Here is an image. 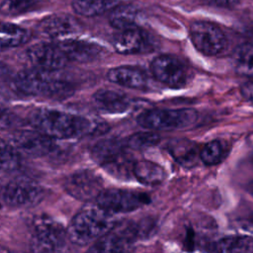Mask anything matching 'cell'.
<instances>
[{
	"label": "cell",
	"instance_id": "17",
	"mask_svg": "<svg viewBox=\"0 0 253 253\" xmlns=\"http://www.w3.org/2000/svg\"><path fill=\"white\" fill-rule=\"evenodd\" d=\"M125 147L126 144L117 139H105L94 145L91 154L93 159L106 169L126 154Z\"/></svg>",
	"mask_w": 253,
	"mask_h": 253
},
{
	"label": "cell",
	"instance_id": "33",
	"mask_svg": "<svg viewBox=\"0 0 253 253\" xmlns=\"http://www.w3.org/2000/svg\"><path fill=\"white\" fill-rule=\"evenodd\" d=\"M10 123H11L10 115L4 108H2L0 106V127L4 128V127L9 126Z\"/></svg>",
	"mask_w": 253,
	"mask_h": 253
},
{
	"label": "cell",
	"instance_id": "35",
	"mask_svg": "<svg viewBox=\"0 0 253 253\" xmlns=\"http://www.w3.org/2000/svg\"><path fill=\"white\" fill-rule=\"evenodd\" d=\"M0 253H11L9 250L3 248V247H0Z\"/></svg>",
	"mask_w": 253,
	"mask_h": 253
},
{
	"label": "cell",
	"instance_id": "32",
	"mask_svg": "<svg viewBox=\"0 0 253 253\" xmlns=\"http://www.w3.org/2000/svg\"><path fill=\"white\" fill-rule=\"evenodd\" d=\"M207 4L214 5L218 7H233L235 6L239 0H201Z\"/></svg>",
	"mask_w": 253,
	"mask_h": 253
},
{
	"label": "cell",
	"instance_id": "28",
	"mask_svg": "<svg viewBox=\"0 0 253 253\" xmlns=\"http://www.w3.org/2000/svg\"><path fill=\"white\" fill-rule=\"evenodd\" d=\"M224 155V146L220 140H211L206 143L201 151L200 158L206 165L218 163Z\"/></svg>",
	"mask_w": 253,
	"mask_h": 253
},
{
	"label": "cell",
	"instance_id": "36",
	"mask_svg": "<svg viewBox=\"0 0 253 253\" xmlns=\"http://www.w3.org/2000/svg\"><path fill=\"white\" fill-rule=\"evenodd\" d=\"M61 253H66V251H63V252H61Z\"/></svg>",
	"mask_w": 253,
	"mask_h": 253
},
{
	"label": "cell",
	"instance_id": "5",
	"mask_svg": "<svg viewBox=\"0 0 253 253\" xmlns=\"http://www.w3.org/2000/svg\"><path fill=\"white\" fill-rule=\"evenodd\" d=\"M198 119V114L193 109L178 110H149L139 115L138 124L152 130H173L186 128L193 126Z\"/></svg>",
	"mask_w": 253,
	"mask_h": 253
},
{
	"label": "cell",
	"instance_id": "27",
	"mask_svg": "<svg viewBox=\"0 0 253 253\" xmlns=\"http://www.w3.org/2000/svg\"><path fill=\"white\" fill-rule=\"evenodd\" d=\"M21 157L19 151L12 145L0 138V171L11 172L19 168Z\"/></svg>",
	"mask_w": 253,
	"mask_h": 253
},
{
	"label": "cell",
	"instance_id": "14",
	"mask_svg": "<svg viewBox=\"0 0 253 253\" xmlns=\"http://www.w3.org/2000/svg\"><path fill=\"white\" fill-rule=\"evenodd\" d=\"M151 46L147 34L137 28H129L120 31L114 38V47L117 52L133 54L144 52Z\"/></svg>",
	"mask_w": 253,
	"mask_h": 253
},
{
	"label": "cell",
	"instance_id": "24",
	"mask_svg": "<svg viewBox=\"0 0 253 253\" xmlns=\"http://www.w3.org/2000/svg\"><path fill=\"white\" fill-rule=\"evenodd\" d=\"M117 2L118 0H73L72 8L81 16L92 17L113 9Z\"/></svg>",
	"mask_w": 253,
	"mask_h": 253
},
{
	"label": "cell",
	"instance_id": "16",
	"mask_svg": "<svg viewBox=\"0 0 253 253\" xmlns=\"http://www.w3.org/2000/svg\"><path fill=\"white\" fill-rule=\"evenodd\" d=\"M108 79L126 88L143 89L147 85L146 74L139 68L132 66H119L112 68L107 73Z\"/></svg>",
	"mask_w": 253,
	"mask_h": 253
},
{
	"label": "cell",
	"instance_id": "11",
	"mask_svg": "<svg viewBox=\"0 0 253 253\" xmlns=\"http://www.w3.org/2000/svg\"><path fill=\"white\" fill-rule=\"evenodd\" d=\"M28 60L36 69L53 72L62 68L67 63V58L57 44L46 42L36 43L26 50Z\"/></svg>",
	"mask_w": 253,
	"mask_h": 253
},
{
	"label": "cell",
	"instance_id": "31",
	"mask_svg": "<svg viewBox=\"0 0 253 253\" xmlns=\"http://www.w3.org/2000/svg\"><path fill=\"white\" fill-rule=\"evenodd\" d=\"M241 94L245 100L253 104V81L247 82L241 87Z\"/></svg>",
	"mask_w": 253,
	"mask_h": 253
},
{
	"label": "cell",
	"instance_id": "9",
	"mask_svg": "<svg viewBox=\"0 0 253 253\" xmlns=\"http://www.w3.org/2000/svg\"><path fill=\"white\" fill-rule=\"evenodd\" d=\"M63 187L73 198L92 202L103 191V180L91 170H81L69 175L65 179Z\"/></svg>",
	"mask_w": 253,
	"mask_h": 253
},
{
	"label": "cell",
	"instance_id": "34",
	"mask_svg": "<svg viewBox=\"0 0 253 253\" xmlns=\"http://www.w3.org/2000/svg\"><path fill=\"white\" fill-rule=\"evenodd\" d=\"M248 192L253 197V181L250 182V184L248 185Z\"/></svg>",
	"mask_w": 253,
	"mask_h": 253
},
{
	"label": "cell",
	"instance_id": "7",
	"mask_svg": "<svg viewBox=\"0 0 253 253\" xmlns=\"http://www.w3.org/2000/svg\"><path fill=\"white\" fill-rule=\"evenodd\" d=\"M94 201L111 213L117 214L137 210L146 205L149 202V198L146 194L138 192L108 189L103 190Z\"/></svg>",
	"mask_w": 253,
	"mask_h": 253
},
{
	"label": "cell",
	"instance_id": "23",
	"mask_svg": "<svg viewBox=\"0 0 253 253\" xmlns=\"http://www.w3.org/2000/svg\"><path fill=\"white\" fill-rule=\"evenodd\" d=\"M214 253H253V238L228 236L214 244Z\"/></svg>",
	"mask_w": 253,
	"mask_h": 253
},
{
	"label": "cell",
	"instance_id": "25",
	"mask_svg": "<svg viewBox=\"0 0 253 253\" xmlns=\"http://www.w3.org/2000/svg\"><path fill=\"white\" fill-rule=\"evenodd\" d=\"M126 242L117 232H109L97 239L86 253H124Z\"/></svg>",
	"mask_w": 253,
	"mask_h": 253
},
{
	"label": "cell",
	"instance_id": "4",
	"mask_svg": "<svg viewBox=\"0 0 253 253\" xmlns=\"http://www.w3.org/2000/svg\"><path fill=\"white\" fill-rule=\"evenodd\" d=\"M32 253H61L65 251L67 230L48 215H38L32 221Z\"/></svg>",
	"mask_w": 253,
	"mask_h": 253
},
{
	"label": "cell",
	"instance_id": "19",
	"mask_svg": "<svg viewBox=\"0 0 253 253\" xmlns=\"http://www.w3.org/2000/svg\"><path fill=\"white\" fill-rule=\"evenodd\" d=\"M132 175L141 184L154 186L164 181L166 172L157 163L149 160H139L133 163Z\"/></svg>",
	"mask_w": 253,
	"mask_h": 253
},
{
	"label": "cell",
	"instance_id": "21",
	"mask_svg": "<svg viewBox=\"0 0 253 253\" xmlns=\"http://www.w3.org/2000/svg\"><path fill=\"white\" fill-rule=\"evenodd\" d=\"M137 19L138 10L129 4L114 7L109 16L110 24L120 31L136 27Z\"/></svg>",
	"mask_w": 253,
	"mask_h": 253
},
{
	"label": "cell",
	"instance_id": "22",
	"mask_svg": "<svg viewBox=\"0 0 253 253\" xmlns=\"http://www.w3.org/2000/svg\"><path fill=\"white\" fill-rule=\"evenodd\" d=\"M232 64L239 75L253 78V43L237 46L232 54Z\"/></svg>",
	"mask_w": 253,
	"mask_h": 253
},
{
	"label": "cell",
	"instance_id": "20",
	"mask_svg": "<svg viewBox=\"0 0 253 253\" xmlns=\"http://www.w3.org/2000/svg\"><path fill=\"white\" fill-rule=\"evenodd\" d=\"M168 149L175 160L185 167L194 166L200 157L196 143L188 139L173 140L169 143Z\"/></svg>",
	"mask_w": 253,
	"mask_h": 253
},
{
	"label": "cell",
	"instance_id": "3",
	"mask_svg": "<svg viewBox=\"0 0 253 253\" xmlns=\"http://www.w3.org/2000/svg\"><path fill=\"white\" fill-rule=\"evenodd\" d=\"M15 83L20 91L33 96L65 98L72 91L68 82L53 76L50 71L40 69L20 72Z\"/></svg>",
	"mask_w": 253,
	"mask_h": 253
},
{
	"label": "cell",
	"instance_id": "13",
	"mask_svg": "<svg viewBox=\"0 0 253 253\" xmlns=\"http://www.w3.org/2000/svg\"><path fill=\"white\" fill-rule=\"evenodd\" d=\"M57 45L67 60L76 62H90L102 57L106 52L103 46L82 40L66 39L60 41Z\"/></svg>",
	"mask_w": 253,
	"mask_h": 253
},
{
	"label": "cell",
	"instance_id": "29",
	"mask_svg": "<svg viewBox=\"0 0 253 253\" xmlns=\"http://www.w3.org/2000/svg\"><path fill=\"white\" fill-rule=\"evenodd\" d=\"M159 141L160 136L157 133L153 131H142L130 135L126 142V146H128L131 149L141 150L152 147Z\"/></svg>",
	"mask_w": 253,
	"mask_h": 253
},
{
	"label": "cell",
	"instance_id": "8",
	"mask_svg": "<svg viewBox=\"0 0 253 253\" xmlns=\"http://www.w3.org/2000/svg\"><path fill=\"white\" fill-rule=\"evenodd\" d=\"M42 197V188L27 177H18L11 180L3 191L4 201L13 207H31L38 204Z\"/></svg>",
	"mask_w": 253,
	"mask_h": 253
},
{
	"label": "cell",
	"instance_id": "1",
	"mask_svg": "<svg viewBox=\"0 0 253 253\" xmlns=\"http://www.w3.org/2000/svg\"><path fill=\"white\" fill-rule=\"evenodd\" d=\"M32 125L42 133L56 139H70L106 131L103 124L67 112L42 108L31 115Z\"/></svg>",
	"mask_w": 253,
	"mask_h": 253
},
{
	"label": "cell",
	"instance_id": "18",
	"mask_svg": "<svg viewBox=\"0 0 253 253\" xmlns=\"http://www.w3.org/2000/svg\"><path fill=\"white\" fill-rule=\"evenodd\" d=\"M40 31L50 38L70 35L78 30L75 20L66 14H56L44 18L39 25Z\"/></svg>",
	"mask_w": 253,
	"mask_h": 253
},
{
	"label": "cell",
	"instance_id": "30",
	"mask_svg": "<svg viewBox=\"0 0 253 253\" xmlns=\"http://www.w3.org/2000/svg\"><path fill=\"white\" fill-rule=\"evenodd\" d=\"M37 4V0H4L0 10L8 16H15L32 10Z\"/></svg>",
	"mask_w": 253,
	"mask_h": 253
},
{
	"label": "cell",
	"instance_id": "15",
	"mask_svg": "<svg viewBox=\"0 0 253 253\" xmlns=\"http://www.w3.org/2000/svg\"><path fill=\"white\" fill-rule=\"evenodd\" d=\"M93 101L99 110L109 114H121L130 107V100L126 94L110 89L98 90Z\"/></svg>",
	"mask_w": 253,
	"mask_h": 253
},
{
	"label": "cell",
	"instance_id": "6",
	"mask_svg": "<svg viewBox=\"0 0 253 253\" xmlns=\"http://www.w3.org/2000/svg\"><path fill=\"white\" fill-rule=\"evenodd\" d=\"M190 39L194 46L205 55H216L227 46L224 33L216 25L207 21H197L190 26Z\"/></svg>",
	"mask_w": 253,
	"mask_h": 253
},
{
	"label": "cell",
	"instance_id": "26",
	"mask_svg": "<svg viewBox=\"0 0 253 253\" xmlns=\"http://www.w3.org/2000/svg\"><path fill=\"white\" fill-rule=\"evenodd\" d=\"M0 45L1 46H17L24 43L28 40V32L18 26L5 24L0 28Z\"/></svg>",
	"mask_w": 253,
	"mask_h": 253
},
{
	"label": "cell",
	"instance_id": "12",
	"mask_svg": "<svg viewBox=\"0 0 253 253\" xmlns=\"http://www.w3.org/2000/svg\"><path fill=\"white\" fill-rule=\"evenodd\" d=\"M13 146L31 156H43L52 151V138L38 131L24 130L17 132L12 138Z\"/></svg>",
	"mask_w": 253,
	"mask_h": 253
},
{
	"label": "cell",
	"instance_id": "2",
	"mask_svg": "<svg viewBox=\"0 0 253 253\" xmlns=\"http://www.w3.org/2000/svg\"><path fill=\"white\" fill-rule=\"evenodd\" d=\"M116 221V214L111 213L95 201L88 202L72 218L67 236L74 244L87 245L111 232Z\"/></svg>",
	"mask_w": 253,
	"mask_h": 253
},
{
	"label": "cell",
	"instance_id": "10",
	"mask_svg": "<svg viewBox=\"0 0 253 253\" xmlns=\"http://www.w3.org/2000/svg\"><path fill=\"white\" fill-rule=\"evenodd\" d=\"M151 72L159 82L178 88L187 81V70L184 63L172 55H159L151 62Z\"/></svg>",
	"mask_w": 253,
	"mask_h": 253
}]
</instances>
